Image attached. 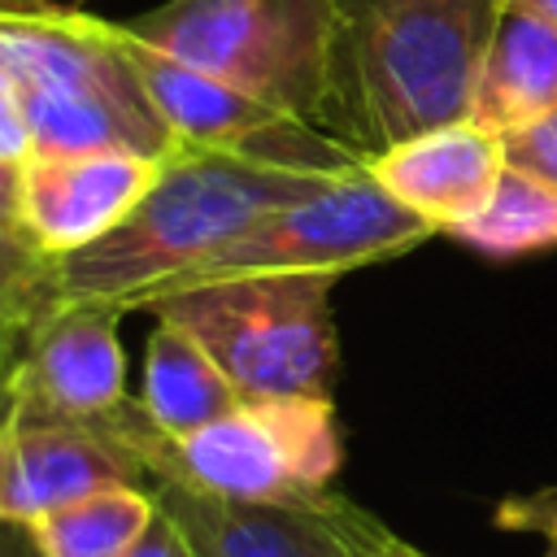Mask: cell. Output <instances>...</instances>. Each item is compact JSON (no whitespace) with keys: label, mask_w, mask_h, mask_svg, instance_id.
<instances>
[{"label":"cell","mask_w":557,"mask_h":557,"mask_svg":"<svg viewBox=\"0 0 557 557\" xmlns=\"http://www.w3.org/2000/svg\"><path fill=\"white\" fill-rule=\"evenodd\" d=\"M505 0H331L322 131L366 165L400 139L470 117Z\"/></svg>","instance_id":"obj_1"},{"label":"cell","mask_w":557,"mask_h":557,"mask_svg":"<svg viewBox=\"0 0 557 557\" xmlns=\"http://www.w3.org/2000/svg\"><path fill=\"white\" fill-rule=\"evenodd\" d=\"M344 174H309L239 152L183 148L161 161L144 200L96 244L57 257L65 300L148 309L265 213L287 209Z\"/></svg>","instance_id":"obj_2"},{"label":"cell","mask_w":557,"mask_h":557,"mask_svg":"<svg viewBox=\"0 0 557 557\" xmlns=\"http://www.w3.org/2000/svg\"><path fill=\"white\" fill-rule=\"evenodd\" d=\"M113 435L139 457L152 483H183L191 492L231 500H309L331 492L344 466L335 400L265 396L191 431L165 435L131 396L113 413Z\"/></svg>","instance_id":"obj_3"},{"label":"cell","mask_w":557,"mask_h":557,"mask_svg":"<svg viewBox=\"0 0 557 557\" xmlns=\"http://www.w3.org/2000/svg\"><path fill=\"white\" fill-rule=\"evenodd\" d=\"M331 287L335 278L326 274H248L174 287L148 313L183 326L244 400H331L339 374Z\"/></svg>","instance_id":"obj_4"},{"label":"cell","mask_w":557,"mask_h":557,"mask_svg":"<svg viewBox=\"0 0 557 557\" xmlns=\"http://www.w3.org/2000/svg\"><path fill=\"white\" fill-rule=\"evenodd\" d=\"M148 48L322 126L331 0H161L126 22Z\"/></svg>","instance_id":"obj_5"},{"label":"cell","mask_w":557,"mask_h":557,"mask_svg":"<svg viewBox=\"0 0 557 557\" xmlns=\"http://www.w3.org/2000/svg\"><path fill=\"white\" fill-rule=\"evenodd\" d=\"M440 235L426 218L405 209L387 187L361 165L322 191L265 213L248 226L231 248L187 274L178 287L218 283V278H248V274H326L339 278L348 270L413 252ZM174 292V287H170Z\"/></svg>","instance_id":"obj_6"},{"label":"cell","mask_w":557,"mask_h":557,"mask_svg":"<svg viewBox=\"0 0 557 557\" xmlns=\"http://www.w3.org/2000/svg\"><path fill=\"white\" fill-rule=\"evenodd\" d=\"M126 30V22H122ZM131 44V61L135 74L152 100V109L161 113L165 131L174 135L178 152L183 148H209V152H239V157H257L270 165H287V170H309V174H352L366 161L339 144L335 135H326L322 126L292 117L248 91H239L226 78H213L187 61H174L157 48H148L144 39H135L126 30Z\"/></svg>","instance_id":"obj_7"},{"label":"cell","mask_w":557,"mask_h":557,"mask_svg":"<svg viewBox=\"0 0 557 557\" xmlns=\"http://www.w3.org/2000/svg\"><path fill=\"white\" fill-rule=\"evenodd\" d=\"M126 309L104 300H61L22 348L0 366V400L9 413L104 426L126 400V357L117 322Z\"/></svg>","instance_id":"obj_8"},{"label":"cell","mask_w":557,"mask_h":557,"mask_svg":"<svg viewBox=\"0 0 557 557\" xmlns=\"http://www.w3.org/2000/svg\"><path fill=\"white\" fill-rule=\"evenodd\" d=\"M0 74L22 91L100 100L178 152L135 74L122 22H104L70 4H52L44 13H0Z\"/></svg>","instance_id":"obj_9"},{"label":"cell","mask_w":557,"mask_h":557,"mask_svg":"<svg viewBox=\"0 0 557 557\" xmlns=\"http://www.w3.org/2000/svg\"><path fill=\"white\" fill-rule=\"evenodd\" d=\"M104 487H152L139 457L104 426L0 409V518L30 527Z\"/></svg>","instance_id":"obj_10"},{"label":"cell","mask_w":557,"mask_h":557,"mask_svg":"<svg viewBox=\"0 0 557 557\" xmlns=\"http://www.w3.org/2000/svg\"><path fill=\"white\" fill-rule=\"evenodd\" d=\"M196 557H352L361 505L322 492L309 500H231L183 483H152Z\"/></svg>","instance_id":"obj_11"},{"label":"cell","mask_w":557,"mask_h":557,"mask_svg":"<svg viewBox=\"0 0 557 557\" xmlns=\"http://www.w3.org/2000/svg\"><path fill=\"white\" fill-rule=\"evenodd\" d=\"M157 174L161 161L135 152H30L17 170L22 226L48 257H70L109 235Z\"/></svg>","instance_id":"obj_12"},{"label":"cell","mask_w":557,"mask_h":557,"mask_svg":"<svg viewBox=\"0 0 557 557\" xmlns=\"http://www.w3.org/2000/svg\"><path fill=\"white\" fill-rule=\"evenodd\" d=\"M505 165V139L474 117H461L392 144L366 170L387 187V196L448 235L487 205Z\"/></svg>","instance_id":"obj_13"},{"label":"cell","mask_w":557,"mask_h":557,"mask_svg":"<svg viewBox=\"0 0 557 557\" xmlns=\"http://www.w3.org/2000/svg\"><path fill=\"white\" fill-rule=\"evenodd\" d=\"M548 109H557V26L505 4L479 65L470 117L505 139Z\"/></svg>","instance_id":"obj_14"},{"label":"cell","mask_w":557,"mask_h":557,"mask_svg":"<svg viewBox=\"0 0 557 557\" xmlns=\"http://www.w3.org/2000/svg\"><path fill=\"white\" fill-rule=\"evenodd\" d=\"M139 405L165 435H191L244 405L239 387L222 374V366L174 322L152 326L144 357Z\"/></svg>","instance_id":"obj_15"},{"label":"cell","mask_w":557,"mask_h":557,"mask_svg":"<svg viewBox=\"0 0 557 557\" xmlns=\"http://www.w3.org/2000/svg\"><path fill=\"white\" fill-rule=\"evenodd\" d=\"M157 513L152 487H104L30 522L44 557H131Z\"/></svg>","instance_id":"obj_16"},{"label":"cell","mask_w":557,"mask_h":557,"mask_svg":"<svg viewBox=\"0 0 557 557\" xmlns=\"http://www.w3.org/2000/svg\"><path fill=\"white\" fill-rule=\"evenodd\" d=\"M448 235L496 261L557 248V183L531 170L505 165L487 205L461 226H453Z\"/></svg>","instance_id":"obj_17"},{"label":"cell","mask_w":557,"mask_h":557,"mask_svg":"<svg viewBox=\"0 0 557 557\" xmlns=\"http://www.w3.org/2000/svg\"><path fill=\"white\" fill-rule=\"evenodd\" d=\"M61 300L65 296L57 257H48L17 222L0 218V366L22 348L30 326Z\"/></svg>","instance_id":"obj_18"},{"label":"cell","mask_w":557,"mask_h":557,"mask_svg":"<svg viewBox=\"0 0 557 557\" xmlns=\"http://www.w3.org/2000/svg\"><path fill=\"white\" fill-rule=\"evenodd\" d=\"M496 527L522 531V535H540L544 540V557H557V487H535V492L505 496L496 505Z\"/></svg>","instance_id":"obj_19"},{"label":"cell","mask_w":557,"mask_h":557,"mask_svg":"<svg viewBox=\"0 0 557 557\" xmlns=\"http://www.w3.org/2000/svg\"><path fill=\"white\" fill-rule=\"evenodd\" d=\"M505 161L557 183V109H548L540 122L505 135Z\"/></svg>","instance_id":"obj_20"},{"label":"cell","mask_w":557,"mask_h":557,"mask_svg":"<svg viewBox=\"0 0 557 557\" xmlns=\"http://www.w3.org/2000/svg\"><path fill=\"white\" fill-rule=\"evenodd\" d=\"M26 157H30V126H26L17 87L0 74V161L22 165Z\"/></svg>","instance_id":"obj_21"},{"label":"cell","mask_w":557,"mask_h":557,"mask_svg":"<svg viewBox=\"0 0 557 557\" xmlns=\"http://www.w3.org/2000/svg\"><path fill=\"white\" fill-rule=\"evenodd\" d=\"M131 557H196V553H191L187 535L178 531V522L157 505V513H152L148 531H144V535H139V544L131 548Z\"/></svg>","instance_id":"obj_22"},{"label":"cell","mask_w":557,"mask_h":557,"mask_svg":"<svg viewBox=\"0 0 557 557\" xmlns=\"http://www.w3.org/2000/svg\"><path fill=\"white\" fill-rule=\"evenodd\" d=\"M0 557H44V553H39V544H35L30 527L0 518Z\"/></svg>","instance_id":"obj_23"},{"label":"cell","mask_w":557,"mask_h":557,"mask_svg":"<svg viewBox=\"0 0 557 557\" xmlns=\"http://www.w3.org/2000/svg\"><path fill=\"white\" fill-rule=\"evenodd\" d=\"M505 4H513V9H522V13H531V17L548 22V26H557V0H505Z\"/></svg>","instance_id":"obj_24"},{"label":"cell","mask_w":557,"mask_h":557,"mask_svg":"<svg viewBox=\"0 0 557 557\" xmlns=\"http://www.w3.org/2000/svg\"><path fill=\"white\" fill-rule=\"evenodd\" d=\"M57 0H0V13H44Z\"/></svg>","instance_id":"obj_25"},{"label":"cell","mask_w":557,"mask_h":557,"mask_svg":"<svg viewBox=\"0 0 557 557\" xmlns=\"http://www.w3.org/2000/svg\"><path fill=\"white\" fill-rule=\"evenodd\" d=\"M0 409H4V400H0Z\"/></svg>","instance_id":"obj_26"}]
</instances>
